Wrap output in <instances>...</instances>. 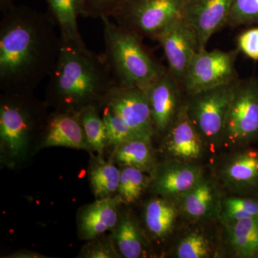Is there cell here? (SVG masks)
<instances>
[{
    "label": "cell",
    "instance_id": "3",
    "mask_svg": "<svg viewBox=\"0 0 258 258\" xmlns=\"http://www.w3.org/2000/svg\"><path fill=\"white\" fill-rule=\"evenodd\" d=\"M45 101L32 93H2L0 163L10 169L28 164L39 152L49 113Z\"/></svg>",
    "mask_w": 258,
    "mask_h": 258
},
{
    "label": "cell",
    "instance_id": "2",
    "mask_svg": "<svg viewBox=\"0 0 258 258\" xmlns=\"http://www.w3.org/2000/svg\"><path fill=\"white\" fill-rule=\"evenodd\" d=\"M116 84L103 54L61 45L58 59L49 76L45 102L54 110L76 114L89 106L101 110Z\"/></svg>",
    "mask_w": 258,
    "mask_h": 258
},
{
    "label": "cell",
    "instance_id": "31",
    "mask_svg": "<svg viewBox=\"0 0 258 258\" xmlns=\"http://www.w3.org/2000/svg\"><path fill=\"white\" fill-rule=\"evenodd\" d=\"M82 258H120V255L115 248L111 234L99 236L88 241L83 246L78 256Z\"/></svg>",
    "mask_w": 258,
    "mask_h": 258
},
{
    "label": "cell",
    "instance_id": "11",
    "mask_svg": "<svg viewBox=\"0 0 258 258\" xmlns=\"http://www.w3.org/2000/svg\"><path fill=\"white\" fill-rule=\"evenodd\" d=\"M222 187L232 195L258 194V150L242 147L222 160L217 169Z\"/></svg>",
    "mask_w": 258,
    "mask_h": 258
},
{
    "label": "cell",
    "instance_id": "24",
    "mask_svg": "<svg viewBox=\"0 0 258 258\" xmlns=\"http://www.w3.org/2000/svg\"><path fill=\"white\" fill-rule=\"evenodd\" d=\"M91 158L88 176L96 200L115 196L119 184L120 169L111 159L105 160L103 156L91 154Z\"/></svg>",
    "mask_w": 258,
    "mask_h": 258
},
{
    "label": "cell",
    "instance_id": "16",
    "mask_svg": "<svg viewBox=\"0 0 258 258\" xmlns=\"http://www.w3.org/2000/svg\"><path fill=\"white\" fill-rule=\"evenodd\" d=\"M55 147L85 150L93 154L78 114L57 110L49 113L39 150Z\"/></svg>",
    "mask_w": 258,
    "mask_h": 258
},
{
    "label": "cell",
    "instance_id": "18",
    "mask_svg": "<svg viewBox=\"0 0 258 258\" xmlns=\"http://www.w3.org/2000/svg\"><path fill=\"white\" fill-rule=\"evenodd\" d=\"M222 195L213 180L204 177L176 200L180 213L192 221L220 218Z\"/></svg>",
    "mask_w": 258,
    "mask_h": 258
},
{
    "label": "cell",
    "instance_id": "22",
    "mask_svg": "<svg viewBox=\"0 0 258 258\" xmlns=\"http://www.w3.org/2000/svg\"><path fill=\"white\" fill-rule=\"evenodd\" d=\"M111 160L120 166H131L152 174L157 164L152 141L138 138L120 144L113 149Z\"/></svg>",
    "mask_w": 258,
    "mask_h": 258
},
{
    "label": "cell",
    "instance_id": "32",
    "mask_svg": "<svg viewBox=\"0 0 258 258\" xmlns=\"http://www.w3.org/2000/svg\"><path fill=\"white\" fill-rule=\"evenodd\" d=\"M120 0H81V16L83 18H111Z\"/></svg>",
    "mask_w": 258,
    "mask_h": 258
},
{
    "label": "cell",
    "instance_id": "8",
    "mask_svg": "<svg viewBox=\"0 0 258 258\" xmlns=\"http://www.w3.org/2000/svg\"><path fill=\"white\" fill-rule=\"evenodd\" d=\"M239 51L199 50L189 64L184 83L185 96L238 81L236 60Z\"/></svg>",
    "mask_w": 258,
    "mask_h": 258
},
{
    "label": "cell",
    "instance_id": "10",
    "mask_svg": "<svg viewBox=\"0 0 258 258\" xmlns=\"http://www.w3.org/2000/svg\"><path fill=\"white\" fill-rule=\"evenodd\" d=\"M103 106L111 108L143 138L152 141L156 135L147 93L143 88L116 84L108 92Z\"/></svg>",
    "mask_w": 258,
    "mask_h": 258
},
{
    "label": "cell",
    "instance_id": "33",
    "mask_svg": "<svg viewBox=\"0 0 258 258\" xmlns=\"http://www.w3.org/2000/svg\"><path fill=\"white\" fill-rule=\"evenodd\" d=\"M237 49L249 59L258 60V25L241 32L237 38Z\"/></svg>",
    "mask_w": 258,
    "mask_h": 258
},
{
    "label": "cell",
    "instance_id": "28",
    "mask_svg": "<svg viewBox=\"0 0 258 258\" xmlns=\"http://www.w3.org/2000/svg\"><path fill=\"white\" fill-rule=\"evenodd\" d=\"M100 111L101 112V116L106 125L108 139L107 147H113L114 149L120 144L128 141L143 138L137 132H134L133 129L122 119L121 117L109 107L103 106Z\"/></svg>",
    "mask_w": 258,
    "mask_h": 258
},
{
    "label": "cell",
    "instance_id": "26",
    "mask_svg": "<svg viewBox=\"0 0 258 258\" xmlns=\"http://www.w3.org/2000/svg\"><path fill=\"white\" fill-rule=\"evenodd\" d=\"M150 183L151 176H148L147 173L131 166H120L117 195L125 205L137 203Z\"/></svg>",
    "mask_w": 258,
    "mask_h": 258
},
{
    "label": "cell",
    "instance_id": "15",
    "mask_svg": "<svg viewBox=\"0 0 258 258\" xmlns=\"http://www.w3.org/2000/svg\"><path fill=\"white\" fill-rule=\"evenodd\" d=\"M163 137V149L170 159L194 163L205 152L206 146L190 120L185 101Z\"/></svg>",
    "mask_w": 258,
    "mask_h": 258
},
{
    "label": "cell",
    "instance_id": "30",
    "mask_svg": "<svg viewBox=\"0 0 258 258\" xmlns=\"http://www.w3.org/2000/svg\"><path fill=\"white\" fill-rule=\"evenodd\" d=\"M258 0H232L226 26H257Z\"/></svg>",
    "mask_w": 258,
    "mask_h": 258
},
{
    "label": "cell",
    "instance_id": "5",
    "mask_svg": "<svg viewBox=\"0 0 258 258\" xmlns=\"http://www.w3.org/2000/svg\"><path fill=\"white\" fill-rule=\"evenodd\" d=\"M186 0H120L111 18L140 38L155 40L159 32L181 17Z\"/></svg>",
    "mask_w": 258,
    "mask_h": 258
},
{
    "label": "cell",
    "instance_id": "14",
    "mask_svg": "<svg viewBox=\"0 0 258 258\" xmlns=\"http://www.w3.org/2000/svg\"><path fill=\"white\" fill-rule=\"evenodd\" d=\"M232 3V0H186L181 18L195 32L199 50L206 49L212 35L226 25Z\"/></svg>",
    "mask_w": 258,
    "mask_h": 258
},
{
    "label": "cell",
    "instance_id": "9",
    "mask_svg": "<svg viewBox=\"0 0 258 258\" xmlns=\"http://www.w3.org/2000/svg\"><path fill=\"white\" fill-rule=\"evenodd\" d=\"M155 40L164 51L168 70L182 88L189 64L199 50L195 32L180 17L168 24Z\"/></svg>",
    "mask_w": 258,
    "mask_h": 258
},
{
    "label": "cell",
    "instance_id": "4",
    "mask_svg": "<svg viewBox=\"0 0 258 258\" xmlns=\"http://www.w3.org/2000/svg\"><path fill=\"white\" fill-rule=\"evenodd\" d=\"M105 50L103 53L115 83L144 89L165 72L167 68L148 52L138 35L101 18Z\"/></svg>",
    "mask_w": 258,
    "mask_h": 258
},
{
    "label": "cell",
    "instance_id": "6",
    "mask_svg": "<svg viewBox=\"0 0 258 258\" xmlns=\"http://www.w3.org/2000/svg\"><path fill=\"white\" fill-rule=\"evenodd\" d=\"M237 81L185 96L190 120L206 147L221 145L226 118Z\"/></svg>",
    "mask_w": 258,
    "mask_h": 258
},
{
    "label": "cell",
    "instance_id": "13",
    "mask_svg": "<svg viewBox=\"0 0 258 258\" xmlns=\"http://www.w3.org/2000/svg\"><path fill=\"white\" fill-rule=\"evenodd\" d=\"M204 176L203 169L195 162L169 159L156 166L149 187L157 196L176 201Z\"/></svg>",
    "mask_w": 258,
    "mask_h": 258
},
{
    "label": "cell",
    "instance_id": "36",
    "mask_svg": "<svg viewBox=\"0 0 258 258\" xmlns=\"http://www.w3.org/2000/svg\"><path fill=\"white\" fill-rule=\"evenodd\" d=\"M257 257H258V247H257Z\"/></svg>",
    "mask_w": 258,
    "mask_h": 258
},
{
    "label": "cell",
    "instance_id": "27",
    "mask_svg": "<svg viewBox=\"0 0 258 258\" xmlns=\"http://www.w3.org/2000/svg\"><path fill=\"white\" fill-rule=\"evenodd\" d=\"M258 217V199L232 195L222 198L220 220L222 224Z\"/></svg>",
    "mask_w": 258,
    "mask_h": 258
},
{
    "label": "cell",
    "instance_id": "17",
    "mask_svg": "<svg viewBox=\"0 0 258 258\" xmlns=\"http://www.w3.org/2000/svg\"><path fill=\"white\" fill-rule=\"evenodd\" d=\"M122 204L121 198L117 195L98 199L80 209L77 215L79 238L89 241L111 232L118 221Z\"/></svg>",
    "mask_w": 258,
    "mask_h": 258
},
{
    "label": "cell",
    "instance_id": "7",
    "mask_svg": "<svg viewBox=\"0 0 258 258\" xmlns=\"http://www.w3.org/2000/svg\"><path fill=\"white\" fill-rule=\"evenodd\" d=\"M258 139V79H239L226 118L221 145L247 147Z\"/></svg>",
    "mask_w": 258,
    "mask_h": 258
},
{
    "label": "cell",
    "instance_id": "29",
    "mask_svg": "<svg viewBox=\"0 0 258 258\" xmlns=\"http://www.w3.org/2000/svg\"><path fill=\"white\" fill-rule=\"evenodd\" d=\"M176 257L208 258L214 254L213 245L208 237L199 231H193L181 237L176 244Z\"/></svg>",
    "mask_w": 258,
    "mask_h": 258
},
{
    "label": "cell",
    "instance_id": "1",
    "mask_svg": "<svg viewBox=\"0 0 258 258\" xmlns=\"http://www.w3.org/2000/svg\"><path fill=\"white\" fill-rule=\"evenodd\" d=\"M47 13L15 6L0 23V89L33 93L49 77L60 55V37Z\"/></svg>",
    "mask_w": 258,
    "mask_h": 258
},
{
    "label": "cell",
    "instance_id": "25",
    "mask_svg": "<svg viewBox=\"0 0 258 258\" xmlns=\"http://www.w3.org/2000/svg\"><path fill=\"white\" fill-rule=\"evenodd\" d=\"M78 116L93 152L96 153L97 155L103 156L108 139L106 125L99 108L88 107L78 113Z\"/></svg>",
    "mask_w": 258,
    "mask_h": 258
},
{
    "label": "cell",
    "instance_id": "12",
    "mask_svg": "<svg viewBox=\"0 0 258 258\" xmlns=\"http://www.w3.org/2000/svg\"><path fill=\"white\" fill-rule=\"evenodd\" d=\"M149 101L156 134L164 135L175 120L183 103V88L166 69L165 72L144 88Z\"/></svg>",
    "mask_w": 258,
    "mask_h": 258
},
{
    "label": "cell",
    "instance_id": "20",
    "mask_svg": "<svg viewBox=\"0 0 258 258\" xmlns=\"http://www.w3.org/2000/svg\"><path fill=\"white\" fill-rule=\"evenodd\" d=\"M180 214L175 200L154 197L144 207V226L148 235L154 240L163 242L174 232Z\"/></svg>",
    "mask_w": 258,
    "mask_h": 258
},
{
    "label": "cell",
    "instance_id": "23",
    "mask_svg": "<svg viewBox=\"0 0 258 258\" xmlns=\"http://www.w3.org/2000/svg\"><path fill=\"white\" fill-rule=\"evenodd\" d=\"M222 225L225 226L229 244L236 255L240 257H257L258 217Z\"/></svg>",
    "mask_w": 258,
    "mask_h": 258
},
{
    "label": "cell",
    "instance_id": "35",
    "mask_svg": "<svg viewBox=\"0 0 258 258\" xmlns=\"http://www.w3.org/2000/svg\"><path fill=\"white\" fill-rule=\"evenodd\" d=\"M14 6V0H0V10L3 14Z\"/></svg>",
    "mask_w": 258,
    "mask_h": 258
},
{
    "label": "cell",
    "instance_id": "21",
    "mask_svg": "<svg viewBox=\"0 0 258 258\" xmlns=\"http://www.w3.org/2000/svg\"><path fill=\"white\" fill-rule=\"evenodd\" d=\"M47 14L60 30L61 45L86 49L79 32L78 18L81 16V0H46Z\"/></svg>",
    "mask_w": 258,
    "mask_h": 258
},
{
    "label": "cell",
    "instance_id": "19",
    "mask_svg": "<svg viewBox=\"0 0 258 258\" xmlns=\"http://www.w3.org/2000/svg\"><path fill=\"white\" fill-rule=\"evenodd\" d=\"M111 234L115 248L120 257H147L149 239L132 212L120 210L118 221Z\"/></svg>",
    "mask_w": 258,
    "mask_h": 258
},
{
    "label": "cell",
    "instance_id": "34",
    "mask_svg": "<svg viewBox=\"0 0 258 258\" xmlns=\"http://www.w3.org/2000/svg\"><path fill=\"white\" fill-rule=\"evenodd\" d=\"M6 257L10 258H45L48 257L44 254L28 250V249H20L14 253L8 254Z\"/></svg>",
    "mask_w": 258,
    "mask_h": 258
}]
</instances>
